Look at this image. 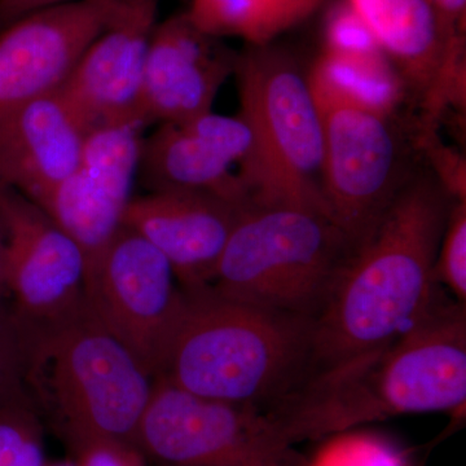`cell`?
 <instances>
[{
  "instance_id": "obj_15",
  "label": "cell",
  "mask_w": 466,
  "mask_h": 466,
  "mask_svg": "<svg viewBox=\"0 0 466 466\" xmlns=\"http://www.w3.org/2000/svg\"><path fill=\"white\" fill-rule=\"evenodd\" d=\"M238 54L202 32L187 12L161 21L150 38L140 92L144 125L174 124L213 110Z\"/></svg>"
},
{
  "instance_id": "obj_5",
  "label": "cell",
  "mask_w": 466,
  "mask_h": 466,
  "mask_svg": "<svg viewBox=\"0 0 466 466\" xmlns=\"http://www.w3.org/2000/svg\"><path fill=\"white\" fill-rule=\"evenodd\" d=\"M351 251L324 211L250 202L208 287L228 299L315 320Z\"/></svg>"
},
{
  "instance_id": "obj_28",
  "label": "cell",
  "mask_w": 466,
  "mask_h": 466,
  "mask_svg": "<svg viewBox=\"0 0 466 466\" xmlns=\"http://www.w3.org/2000/svg\"><path fill=\"white\" fill-rule=\"evenodd\" d=\"M433 9L446 47L466 39V0H428Z\"/></svg>"
},
{
  "instance_id": "obj_2",
  "label": "cell",
  "mask_w": 466,
  "mask_h": 466,
  "mask_svg": "<svg viewBox=\"0 0 466 466\" xmlns=\"http://www.w3.org/2000/svg\"><path fill=\"white\" fill-rule=\"evenodd\" d=\"M452 202L428 168L413 171L315 319L309 375L392 341L424 317L441 293L434 265Z\"/></svg>"
},
{
  "instance_id": "obj_13",
  "label": "cell",
  "mask_w": 466,
  "mask_h": 466,
  "mask_svg": "<svg viewBox=\"0 0 466 466\" xmlns=\"http://www.w3.org/2000/svg\"><path fill=\"white\" fill-rule=\"evenodd\" d=\"M253 155V135L240 116L205 115L161 124L143 137L139 170L149 192H200L238 205L251 198L241 173Z\"/></svg>"
},
{
  "instance_id": "obj_23",
  "label": "cell",
  "mask_w": 466,
  "mask_h": 466,
  "mask_svg": "<svg viewBox=\"0 0 466 466\" xmlns=\"http://www.w3.org/2000/svg\"><path fill=\"white\" fill-rule=\"evenodd\" d=\"M435 281L456 302L466 300V201H453L437 251Z\"/></svg>"
},
{
  "instance_id": "obj_22",
  "label": "cell",
  "mask_w": 466,
  "mask_h": 466,
  "mask_svg": "<svg viewBox=\"0 0 466 466\" xmlns=\"http://www.w3.org/2000/svg\"><path fill=\"white\" fill-rule=\"evenodd\" d=\"M45 422L30 397L0 404V466H47Z\"/></svg>"
},
{
  "instance_id": "obj_10",
  "label": "cell",
  "mask_w": 466,
  "mask_h": 466,
  "mask_svg": "<svg viewBox=\"0 0 466 466\" xmlns=\"http://www.w3.org/2000/svg\"><path fill=\"white\" fill-rule=\"evenodd\" d=\"M3 283L17 324L41 327L86 308V259L72 238L41 208L0 187Z\"/></svg>"
},
{
  "instance_id": "obj_16",
  "label": "cell",
  "mask_w": 466,
  "mask_h": 466,
  "mask_svg": "<svg viewBox=\"0 0 466 466\" xmlns=\"http://www.w3.org/2000/svg\"><path fill=\"white\" fill-rule=\"evenodd\" d=\"M245 207L208 193L148 192L130 202L124 226L167 259L182 289H198L213 281Z\"/></svg>"
},
{
  "instance_id": "obj_3",
  "label": "cell",
  "mask_w": 466,
  "mask_h": 466,
  "mask_svg": "<svg viewBox=\"0 0 466 466\" xmlns=\"http://www.w3.org/2000/svg\"><path fill=\"white\" fill-rule=\"evenodd\" d=\"M183 290L182 317L157 379L207 400L265 410L309 375L314 319L240 302L210 287Z\"/></svg>"
},
{
  "instance_id": "obj_7",
  "label": "cell",
  "mask_w": 466,
  "mask_h": 466,
  "mask_svg": "<svg viewBox=\"0 0 466 466\" xmlns=\"http://www.w3.org/2000/svg\"><path fill=\"white\" fill-rule=\"evenodd\" d=\"M314 96L323 124L324 204L354 250L416 170L410 167L415 137L408 142L398 115Z\"/></svg>"
},
{
  "instance_id": "obj_1",
  "label": "cell",
  "mask_w": 466,
  "mask_h": 466,
  "mask_svg": "<svg viewBox=\"0 0 466 466\" xmlns=\"http://www.w3.org/2000/svg\"><path fill=\"white\" fill-rule=\"evenodd\" d=\"M465 401V305L440 293L397 339L309 373L263 412L294 447L391 417L461 412Z\"/></svg>"
},
{
  "instance_id": "obj_30",
  "label": "cell",
  "mask_w": 466,
  "mask_h": 466,
  "mask_svg": "<svg viewBox=\"0 0 466 466\" xmlns=\"http://www.w3.org/2000/svg\"><path fill=\"white\" fill-rule=\"evenodd\" d=\"M5 291V283H3V240L0 233V294Z\"/></svg>"
},
{
  "instance_id": "obj_31",
  "label": "cell",
  "mask_w": 466,
  "mask_h": 466,
  "mask_svg": "<svg viewBox=\"0 0 466 466\" xmlns=\"http://www.w3.org/2000/svg\"><path fill=\"white\" fill-rule=\"evenodd\" d=\"M47 466H76L72 459L64 460V461L48 462Z\"/></svg>"
},
{
  "instance_id": "obj_8",
  "label": "cell",
  "mask_w": 466,
  "mask_h": 466,
  "mask_svg": "<svg viewBox=\"0 0 466 466\" xmlns=\"http://www.w3.org/2000/svg\"><path fill=\"white\" fill-rule=\"evenodd\" d=\"M149 466H306L263 410L155 380L134 441Z\"/></svg>"
},
{
  "instance_id": "obj_27",
  "label": "cell",
  "mask_w": 466,
  "mask_h": 466,
  "mask_svg": "<svg viewBox=\"0 0 466 466\" xmlns=\"http://www.w3.org/2000/svg\"><path fill=\"white\" fill-rule=\"evenodd\" d=\"M67 450L76 466H149L137 446L124 441H82Z\"/></svg>"
},
{
  "instance_id": "obj_11",
  "label": "cell",
  "mask_w": 466,
  "mask_h": 466,
  "mask_svg": "<svg viewBox=\"0 0 466 466\" xmlns=\"http://www.w3.org/2000/svg\"><path fill=\"white\" fill-rule=\"evenodd\" d=\"M144 130L146 126L131 121L90 131L75 170L42 208L84 253L86 276L124 227Z\"/></svg>"
},
{
  "instance_id": "obj_9",
  "label": "cell",
  "mask_w": 466,
  "mask_h": 466,
  "mask_svg": "<svg viewBox=\"0 0 466 466\" xmlns=\"http://www.w3.org/2000/svg\"><path fill=\"white\" fill-rule=\"evenodd\" d=\"M85 299L92 317L157 379L186 302L167 259L124 226L86 276Z\"/></svg>"
},
{
  "instance_id": "obj_19",
  "label": "cell",
  "mask_w": 466,
  "mask_h": 466,
  "mask_svg": "<svg viewBox=\"0 0 466 466\" xmlns=\"http://www.w3.org/2000/svg\"><path fill=\"white\" fill-rule=\"evenodd\" d=\"M308 76L315 95L382 115H398L410 95L403 76L385 52L339 54L320 50Z\"/></svg>"
},
{
  "instance_id": "obj_24",
  "label": "cell",
  "mask_w": 466,
  "mask_h": 466,
  "mask_svg": "<svg viewBox=\"0 0 466 466\" xmlns=\"http://www.w3.org/2000/svg\"><path fill=\"white\" fill-rule=\"evenodd\" d=\"M327 7L321 50L339 54L383 52L376 36L348 0H334L328 3Z\"/></svg>"
},
{
  "instance_id": "obj_14",
  "label": "cell",
  "mask_w": 466,
  "mask_h": 466,
  "mask_svg": "<svg viewBox=\"0 0 466 466\" xmlns=\"http://www.w3.org/2000/svg\"><path fill=\"white\" fill-rule=\"evenodd\" d=\"M159 3L121 0L108 26L88 46L58 90L87 133L121 122L144 125L140 92Z\"/></svg>"
},
{
  "instance_id": "obj_20",
  "label": "cell",
  "mask_w": 466,
  "mask_h": 466,
  "mask_svg": "<svg viewBox=\"0 0 466 466\" xmlns=\"http://www.w3.org/2000/svg\"><path fill=\"white\" fill-rule=\"evenodd\" d=\"M330 0H191L187 15L202 32L217 38L244 39L247 46L275 43L305 23Z\"/></svg>"
},
{
  "instance_id": "obj_25",
  "label": "cell",
  "mask_w": 466,
  "mask_h": 466,
  "mask_svg": "<svg viewBox=\"0 0 466 466\" xmlns=\"http://www.w3.org/2000/svg\"><path fill=\"white\" fill-rule=\"evenodd\" d=\"M416 149L424 153L429 168L435 179L449 193L453 201H466V164L464 156L441 143L437 130L417 128Z\"/></svg>"
},
{
  "instance_id": "obj_17",
  "label": "cell",
  "mask_w": 466,
  "mask_h": 466,
  "mask_svg": "<svg viewBox=\"0 0 466 466\" xmlns=\"http://www.w3.org/2000/svg\"><path fill=\"white\" fill-rule=\"evenodd\" d=\"M87 131L60 92L0 119V187L43 208L75 170Z\"/></svg>"
},
{
  "instance_id": "obj_21",
  "label": "cell",
  "mask_w": 466,
  "mask_h": 466,
  "mask_svg": "<svg viewBox=\"0 0 466 466\" xmlns=\"http://www.w3.org/2000/svg\"><path fill=\"white\" fill-rule=\"evenodd\" d=\"M306 466H416L410 450L375 431H352L324 438Z\"/></svg>"
},
{
  "instance_id": "obj_32",
  "label": "cell",
  "mask_w": 466,
  "mask_h": 466,
  "mask_svg": "<svg viewBox=\"0 0 466 466\" xmlns=\"http://www.w3.org/2000/svg\"><path fill=\"white\" fill-rule=\"evenodd\" d=\"M3 312H5V309H3L2 308H0V315L3 314Z\"/></svg>"
},
{
  "instance_id": "obj_4",
  "label": "cell",
  "mask_w": 466,
  "mask_h": 466,
  "mask_svg": "<svg viewBox=\"0 0 466 466\" xmlns=\"http://www.w3.org/2000/svg\"><path fill=\"white\" fill-rule=\"evenodd\" d=\"M15 324L27 394L66 447L90 441L134 444L155 379L87 305L57 323Z\"/></svg>"
},
{
  "instance_id": "obj_6",
  "label": "cell",
  "mask_w": 466,
  "mask_h": 466,
  "mask_svg": "<svg viewBox=\"0 0 466 466\" xmlns=\"http://www.w3.org/2000/svg\"><path fill=\"white\" fill-rule=\"evenodd\" d=\"M240 113L253 135L241 179L257 204H288L328 214L321 193L324 137L308 70L275 43L238 54ZM329 216V214H328Z\"/></svg>"
},
{
  "instance_id": "obj_26",
  "label": "cell",
  "mask_w": 466,
  "mask_h": 466,
  "mask_svg": "<svg viewBox=\"0 0 466 466\" xmlns=\"http://www.w3.org/2000/svg\"><path fill=\"white\" fill-rule=\"evenodd\" d=\"M29 397L24 382V350L9 312L0 315V404Z\"/></svg>"
},
{
  "instance_id": "obj_18",
  "label": "cell",
  "mask_w": 466,
  "mask_h": 466,
  "mask_svg": "<svg viewBox=\"0 0 466 466\" xmlns=\"http://www.w3.org/2000/svg\"><path fill=\"white\" fill-rule=\"evenodd\" d=\"M421 103L433 85L446 43L428 0H348Z\"/></svg>"
},
{
  "instance_id": "obj_29",
  "label": "cell",
  "mask_w": 466,
  "mask_h": 466,
  "mask_svg": "<svg viewBox=\"0 0 466 466\" xmlns=\"http://www.w3.org/2000/svg\"><path fill=\"white\" fill-rule=\"evenodd\" d=\"M81 0H0V29L39 9Z\"/></svg>"
},
{
  "instance_id": "obj_12",
  "label": "cell",
  "mask_w": 466,
  "mask_h": 466,
  "mask_svg": "<svg viewBox=\"0 0 466 466\" xmlns=\"http://www.w3.org/2000/svg\"><path fill=\"white\" fill-rule=\"evenodd\" d=\"M121 0L39 9L0 29V119L63 87Z\"/></svg>"
}]
</instances>
